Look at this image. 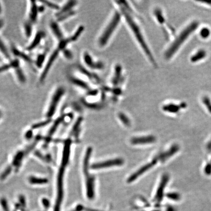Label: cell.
<instances>
[{"label":"cell","instance_id":"obj_1","mask_svg":"<svg viewBox=\"0 0 211 211\" xmlns=\"http://www.w3.org/2000/svg\"><path fill=\"white\" fill-rule=\"evenodd\" d=\"M71 142L68 139L65 142L63 152L62 160L59 170L57 180V196L54 211H60L64 196V177L66 166L69 161Z\"/></svg>","mask_w":211,"mask_h":211},{"label":"cell","instance_id":"obj_2","mask_svg":"<svg viewBox=\"0 0 211 211\" xmlns=\"http://www.w3.org/2000/svg\"><path fill=\"white\" fill-rule=\"evenodd\" d=\"M120 4L119 5H122V12L124 16L126 19V22L128 24L132 31L133 32L135 38L138 42V44L141 47L142 50L145 53L146 55L149 59L150 61L154 64H155V61L154 56L152 55L150 49L148 47V45L147 44L143 33L142 32L140 27L136 22L134 20V18L132 17L131 13L128 12L124 4H123L122 2H119Z\"/></svg>","mask_w":211,"mask_h":211},{"label":"cell","instance_id":"obj_3","mask_svg":"<svg viewBox=\"0 0 211 211\" xmlns=\"http://www.w3.org/2000/svg\"><path fill=\"white\" fill-rule=\"evenodd\" d=\"M198 26L197 22H193L183 29L166 50L164 54L165 58L170 59L172 57L189 37L190 35L197 29Z\"/></svg>","mask_w":211,"mask_h":211},{"label":"cell","instance_id":"obj_4","mask_svg":"<svg viewBox=\"0 0 211 211\" xmlns=\"http://www.w3.org/2000/svg\"><path fill=\"white\" fill-rule=\"evenodd\" d=\"M121 19V15L116 12L112 16V18L105 28L98 40V44L101 47H104L108 43L114 32L119 25Z\"/></svg>","mask_w":211,"mask_h":211},{"label":"cell","instance_id":"obj_5","mask_svg":"<svg viewBox=\"0 0 211 211\" xmlns=\"http://www.w3.org/2000/svg\"><path fill=\"white\" fill-rule=\"evenodd\" d=\"M65 88L63 87H58L54 92L53 96L51 97L50 103L49 104L48 111L46 112V116L48 118H50L54 115L58 105L61 101L64 95H65Z\"/></svg>","mask_w":211,"mask_h":211},{"label":"cell","instance_id":"obj_6","mask_svg":"<svg viewBox=\"0 0 211 211\" xmlns=\"http://www.w3.org/2000/svg\"><path fill=\"white\" fill-rule=\"evenodd\" d=\"M61 53V50L58 48H57L55 50L53 51V53H51L50 56L48 58V60L46 61L43 71H42L41 75L40 76L39 81H40V83H43L45 81L51 67H53L54 63L55 62L56 59H57L59 54Z\"/></svg>","mask_w":211,"mask_h":211},{"label":"cell","instance_id":"obj_7","mask_svg":"<svg viewBox=\"0 0 211 211\" xmlns=\"http://www.w3.org/2000/svg\"><path fill=\"white\" fill-rule=\"evenodd\" d=\"M123 164L124 160L122 158H116L93 164L91 166V168L94 170H99L115 166H121Z\"/></svg>","mask_w":211,"mask_h":211},{"label":"cell","instance_id":"obj_8","mask_svg":"<svg viewBox=\"0 0 211 211\" xmlns=\"http://www.w3.org/2000/svg\"><path fill=\"white\" fill-rule=\"evenodd\" d=\"M158 159H155L151 162L145 165L142 166L141 168L139 169L137 171H136V172L133 173L128 179V182L131 183L136 180V179L138 178L140 176L143 175V173L146 172L147 171L150 170L151 168L153 167V166L156 164L158 162Z\"/></svg>","mask_w":211,"mask_h":211},{"label":"cell","instance_id":"obj_9","mask_svg":"<svg viewBox=\"0 0 211 211\" xmlns=\"http://www.w3.org/2000/svg\"><path fill=\"white\" fill-rule=\"evenodd\" d=\"M39 13L38 5L36 1L30 2V7L28 13V21L32 23H35L38 20Z\"/></svg>","mask_w":211,"mask_h":211},{"label":"cell","instance_id":"obj_10","mask_svg":"<svg viewBox=\"0 0 211 211\" xmlns=\"http://www.w3.org/2000/svg\"><path fill=\"white\" fill-rule=\"evenodd\" d=\"M45 33L42 31H39L36 34L31 44L26 48V50L28 51H32L38 47L41 43L42 41L45 37Z\"/></svg>","mask_w":211,"mask_h":211},{"label":"cell","instance_id":"obj_11","mask_svg":"<svg viewBox=\"0 0 211 211\" xmlns=\"http://www.w3.org/2000/svg\"><path fill=\"white\" fill-rule=\"evenodd\" d=\"M58 23L56 21H52L50 22L49 27L53 35L59 42H60L63 40L65 37Z\"/></svg>","mask_w":211,"mask_h":211},{"label":"cell","instance_id":"obj_12","mask_svg":"<svg viewBox=\"0 0 211 211\" xmlns=\"http://www.w3.org/2000/svg\"><path fill=\"white\" fill-rule=\"evenodd\" d=\"M11 53L14 56H16L17 58L23 60L27 63L30 64L34 63V61L29 55L23 51L20 50L15 46H12V48H11Z\"/></svg>","mask_w":211,"mask_h":211},{"label":"cell","instance_id":"obj_13","mask_svg":"<svg viewBox=\"0 0 211 211\" xmlns=\"http://www.w3.org/2000/svg\"><path fill=\"white\" fill-rule=\"evenodd\" d=\"M169 180V177L167 175H164L163 176L161 179L160 184L158 186L157 193L155 195V199L157 201H160L162 200L163 196V192L165 190L166 185L168 182Z\"/></svg>","mask_w":211,"mask_h":211},{"label":"cell","instance_id":"obj_14","mask_svg":"<svg viewBox=\"0 0 211 211\" xmlns=\"http://www.w3.org/2000/svg\"><path fill=\"white\" fill-rule=\"evenodd\" d=\"M20 67V62L19 59L16 58L14 59H11L10 60L9 63L5 64L0 66V73L6 72L10 69L15 70Z\"/></svg>","mask_w":211,"mask_h":211},{"label":"cell","instance_id":"obj_15","mask_svg":"<svg viewBox=\"0 0 211 211\" xmlns=\"http://www.w3.org/2000/svg\"><path fill=\"white\" fill-rule=\"evenodd\" d=\"M77 5V2L76 1H68L66 2V4L62 7H61L58 11L56 12L55 14L56 17H59L64 14L72 11L73 10V8L75 7Z\"/></svg>","mask_w":211,"mask_h":211},{"label":"cell","instance_id":"obj_16","mask_svg":"<svg viewBox=\"0 0 211 211\" xmlns=\"http://www.w3.org/2000/svg\"><path fill=\"white\" fill-rule=\"evenodd\" d=\"M155 141V138L152 136L134 137L131 139V143L134 145H142L153 143Z\"/></svg>","mask_w":211,"mask_h":211},{"label":"cell","instance_id":"obj_17","mask_svg":"<svg viewBox=\"0 0 211 211\" xmlns=\"http://www.w3.org/2000/svg\"><path fill=\"white\" fill-rule=\"evenodd\" d=\"M83 60L84 61L85 65L90 68H94V69H101L102 68V64H98L95 62L93 60L92 56H90L88 52H85L83 54Z\"/></svg>","mask_w":211,"mask_h":211},{"label":"cell","instance_id":"obj_18","mask_svg":"<svg viewBox=\"0 0 211 211\" xmlns=\"http://www.w3.org/2000/svg\"><path fill=\"white\" fill-rule=\"evenodd\" d=\"M86 189L87 197L89 199H93L94 197V179L92 176H87Z\"/></svg>","mask_w":211,"mask_h":211},{"label":"cell","instance_id":"obj_19","mask_svg":"<svg viewBox=\"0 0 211 211\" xmlns=\"http://www.w3.org/2000/svg\"><path fill=\"white\" fill-rule=\"evenodd\" d=\"M179 149H180V147L177 145H174L171 147L169 150L165 151V153L161 154L160 156H159L160 161L164 162L166 160H167L168 159L171 158L173 155L177 153L179 151Z\"/></svg>","mask_w":211,"mask_h":211},{"label":"cell","instance_id":"obj_20","mask_svg":"<svg viewBox=\"0 0 211 211\" xmlns=\"http://www.w3.org/2000/svg\"><path fill=\"white\" fill-rule=\"evenodd\" d=\"M70 81L74 85H76L81 89H85V90L89 89V85H88V83L80 78L75 77H71L70 78Z\"/></svg>","mask_w":211,"mask_h":211},{"label":"cell","instance_id":"obj_21","mask_svg":"<svg viewBox=\"0 0 211 211\" xmlns=\"http://www.w3.org/2000/svg\"><path fill=\"white\" fill-rule=\"evenodd\" d=\"M185 106L184 103H183L182 105H181L180 106L173 104H167L163 107V110L171 113H177L180 111L181 107H184Z\"/></svg>","mask_w":211,"mask_h":211},{"label":"cell","instance_id":"obj_22","mask_svg":"<svg viewBox=\"0 0 211 211\" xmlns=\"http://www.w3.org/2000/svg\"><path fill=\"white\" fill-rule=\"evenodd\" d=\"M92 148H88L87 151L85 154V156L84 160V163H83V169L86 175L88 174V170H89V159L90 158V156L92 155Z\"/></svg>","mask_w":211,"mask_h":211},{"label":"cell","instance_id":"obj_23","mask_svg":"<svg viewBox=\"0 0 211 211\" xmlns=\"http://www.w3.org/2000/svg\"><path fill=\"white\" fill-rule=\"evenodd\" d=\"M0 52L1 53L4 57L7 60H11V54L9 51V49H7V46L2 41V39L0 38Z\"/></svg>","mask_w":211,"mask_h":211},{"label":"cell","instance_id":"obj_24","mask_svg":"<svg viewBox=\"0 0 211 211\" xmlns=\"http://www.w3.org/2000/svg\"><path fill=\"white\" fill-rule=\"evenodd\" d=\"M24 35L27 38H31L33 33V24L30 21L24 22L23 25Z\"/></svg>","mask_w":211,"mask_h":211},{"label":"cell","instance_id":"obj_25","mask_svg":"<svg viewBox=\"0 0 211 211\" xmlns=\"http://www.w3.org/2000/svg\"><path fill=\"white\" fill-rule=\"evenodd\" d=\"M15 70V74L16 75L17 80L20 83L24 84L27 81V78L26 75L24 74V71L22 70L21 67L16 68Z\"/></svg>","mask_w":211,"mask_h":211},{"label":"cell","instance_id":"obj_26","mask_svg":"<svg viewBox=\"0 0 211 211\" xmlns=\"http://www.w3.org/2000/svg\"><path fill=\"white\" fill-rule=\"evenodd\" d=\"M206 56V51L203 49H200L192 56L191 60L193 63L197 62L198 61L203 59Z\"/></svg>","mask_w":211,"mask_h":211},{"label":"cell","instance_id":"obj_27","mask_svg":"<svg viewBox=\"0 0 211 211\" xmlns=\"http://www.w3.org/2000/svg\"><path fill=\"white\" fill-rule=\"evenodd\" d=\"M84 27H83V26H79V27H78L77 29L75 32V33H73L71 37H68V38L70 39L71 43H72V42H74L78 40V39L80 38V37L81 35V34L84 32Z\"/></svg>","mask_w":211,"mask_h":211},{"label":"cell","instance_id":"obj_28","mask_svg":"<svg viewBox=\"0 0 211 211\" xmlns=\"http://www.w3.org/2000/svg\"><path fill=\"white\" fill-rule=\"evenodd\" d=\"M40 2L41 4H43L44 5H45V7H49V9L55 10L56 12L58 11L61 8L59 5L53 2L49 1H41Z\"/></svg>","mask_w":211,"mask_h":211},{"label":"cell","instance_id":"obj_29","mask_svg":"<svg viewBox=\"0 0 211 211\" xmlns=\"http://www.w3.org/2000/svg\"><path fill=\"white\" fill-rule=\"evenodd\" d=\"M45 59H46V53H43L39 54L37 57L35 61V64L36 67L41 68L43 66V64L45 62Z\"/></svg>","mask_w":211,"mask_h":211},{"label":"cell","instance_id":"obj_30","mask_svg":"<svg viewBox=\"0 0 211 211\" xmlns=\"http://www.w3.org/2000/svg\"><path fill=\"white\" fill-rule=\"evenodd\" d=\"M75 11L73 10L72 11L64 14L62 15L59 16V17H56V21L58 22V23L64 22V21H66L68 19L70 18L71 17L74 16L75 14Z\"/></svg>","mask_w":211,"mask_h":211},{"label":"cell","instance_id":"obj_31","mask_svg":"<svg viewBox=\"0 0 211 211\" xmlns=\"http://www.w3.org/2000/svg\"><path fill=\"white\" fill-rule=\"evenodd\" d=\"M29 182L32 184H43L47 183L48 180L44 178L31 176L29 178Z\"/></svg>","mask_w":211,"mask_h":211},{"label":"cell","instance_id":"obj_32","mask_svg":"<svg viewBox=\"0 0 211 211\" xmlns=\"http://www.w3.org/2000/svg\"><path fill=\"white\" fill-rule=\"evenodd\" d=\"M119 118L121 120V122L127 126H129L130 125V121L128 117L126 116V115L123 113H120L118 115Z\"/></svg>","mask_w":211,"mask_h":211},{"label":"cell","instance_id":"obj_33","mask_svg":"<svg viewBox=\"0 0 211 211\" xmlns=\"http://www.w3.org/2000/svg\"><path fill=\"white\" fill-rule=\"evenodd\" d=\"M61 53H62L64 57L67 60H72L73 58V55L72 52L67 48L61 51Z\"/></svg>","mask_w":211,"mask_h":211},{"label":"cell","instance_id":"obj_34","mask_svg":"<svg viewBox=\"0 0 211 211\" xmlns=\"http://www.w3.org/2000/svg\"><path fill=\"white\" fill-rule=\"evenodd\" d=\"M210 31L208 28L207 27H204L200 31V35L202 38L206 39L209 37L210 35Z\"/></svg>","mask_w":211,"mask_h":211},{"label":"cell","instance_id":"obj_35","mask_svg":"<svg viewBox=\"0 0 211 211\" xmlns=\"http://www.w3.org/2000/svg\"><path fill=\"white\" fill-rule=\"evenodd\" d=\"M202 102L205 106L206 107L208 111L211 113V102L210 99L208 97L205 96L203 98Z\"/></svg>","mask_w":211,"mask_h":211},{"label":"cell","instance_id":"obj_36","mask_svg":"<svg viewBox=\"0 0 211 211\" xmlns=\"http://www.w3.org/2000/svg\"><path fill=\"white\" fill-rule=\"evenodd\" d=\"M168 198H169L172 200H175V201H177L179 200L180 198V195L176 193H170L168 194Z\"/></svg>","mask_w":211,"mask_h":211},{"label":"cell","instance_id":"obj_37","mask_svg":"<svg viewBox=\"0 0 211 211\" xmlns=\"http://www.w3.org/2000/svg\"><path fill=\"white\" fill-rule=\"evenodd\" d=\"M204 172L207 175H210L211 174V163H208L204 169Z\"/></svg>","mask_w":211,"mask_h":211},{"label":"cell","instance_id":"obj_38","mask_svg":"<svg viewBox=\"0 0 211 211\" xmlns=\"http://www.w3.org/2000/svg\"><path fill=\"white\" fill-rule=\"evenodd\" d=\"M38 9H39V13H43L45 10V5H44L42 4H41V5H38Z\"/></svg>","mask_w":211,"mask_h":211},{"label":"cell","instance_id":"obj_39","mask_svg":"<svg viewBox=\"0 0 211 211\" xmlns=\"http://www.w3.org/2000/svg\"><path fill=\"white\" fill-rule=\"evenodd\" d=\"M5 24V22L2 19H0V30L3 27Z\"/></svg>","mask_w":211,"mask_h":211},{"label":"cell","instance_id":"obj_40","mask_svg":"<svg viewBox=\"0 0 211 211\" xmlns=\"http://www.w3.org/2000/svg\"><path fill=\"white\" fill-rule=\"evenodd\" d=\"M207 148L208 150L209 151H211V140L208 143L207 145Z\"/></svg>","mask_w":211,"mask_h":211},{"label":"cell","instance_id":"obj_41","mask_svg":"<svg viewBox=\"0 0 211 211\" xmlns=\"http://www.w3.org/2000/svg\"><path fill=\"white\" fill-rule=\"evenodd\" d=\"M2 10V9L1 4L0 3V13H1Z\"/></svg>","mask_w":211,"mask_h":211}]
</instances>
